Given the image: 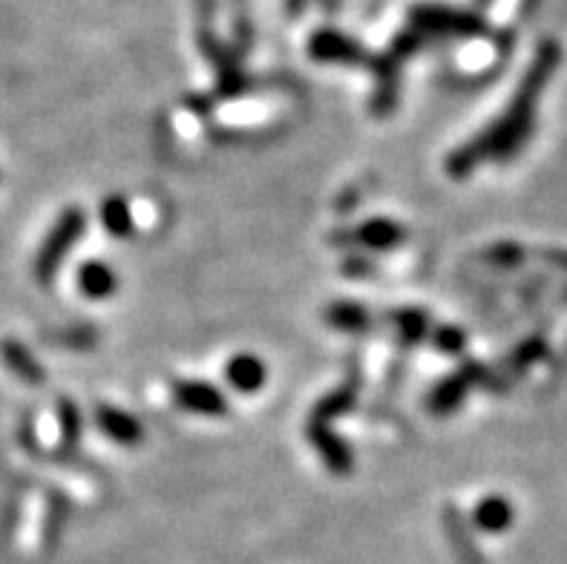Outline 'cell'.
<instances>
[{
	"mask_svg": "<svg viewBox=\"0 0 567 564\" xmlns=\"http://www.w3.org/2000/svg\"><path fill=\"white\" fill-rule=\"evenodd\" d=\"M561 50L556 41H545L533 58V64L527 66L525 79L518 84V93L513 95V101L507 104L496 122L484 130L482 136L470 139L464 147L446 158V171L453 176H467L470 171L487 162V158H496V162H511L522 147L530 139L533 122H536V104H539L542 90L547 86V81L554 79L556 66H559Z\"/></svg>",
	"mask_w": 567,
	"mask_h": 564,
	"instance_id": "1",
	"label": "cell"
},
{
	"mask_svg": "<svg viewBox=\"0 0 567 564\" xmlns=\"http://www.w3.org/2000/svg\"><path fill=\"white\" fill-rule=\"evenodd\" d=\"M410 29L421 41L426 38H475L487 32V23L478 14L461 12L453 7H441V3H424L415 7L410 14Z\"/></svg>",
	"mask_w": 567,
	"mask_h": 564,
	"instance_id": "2",
	"label": "cell"
},
{
	"mask_svg": "<svg viewBox=\"0 0 567 564\" xmlns=\"http://www.w3.org/2000/svg\"><path fill=\"white\" fill-rule=\"evenodd\" d=\"M84 211L81 207H70L64 214L58 216V222L52 225V230L47 234L43 239L41 250H38V259H35V277L38 283H52L58 274V268L64 265V259L70 257L72 245L79 243V236L84 234Z\"/></svg>",
	"mask_w": 567,
	"mask_h": 564,
	"instance_id": "3",
	"label": "cell"
},
{
	"mask_svg": "<svg viewBox=\"0 0 567 564\" xmlns=\"http://www.w3.org/2000/svg\"><path fill=\"white\" fill-rule=\"evenodd\" d=\"M173 400L187 412L205 418H219L228 412V398L214 383H202V380H182L173 386Z\"/></svg>",
	"mask_w": 567,
	"mask_h": 564,
	"instance_id": "4",
	"label": "cell"
},
{
	"mask_svg": "<svg viewBox=\"0 0 567 564\" xmlns=\"http://www.w3.org/2000/svg\"><path fill=\"white\" fill-rule=\"evenodd\" d=\"M311 58L317 61H326V64H367L369 61V52L354 43L352 38L340 35V32H320V35L311 38V47H309Z\"/></svg>",
	"mask_w": 567,
	"mask_h": 564,
	"instance_id": "5",
	"label": "cell"
},
{
	"mask_svg": "<svg viewBox=\"0 0 567 564\" xmlns=\"http://www.w3.org/2000/svg\"><path fill=\"white\" fill-rule=\"evenodd\" d=\"M309 441L315 443L320 455H323L326 466L338 475H346V472L354 466V455L349 450V443L340 435H334L326 423H309Z\"/></svg>",
	"mask_w": 567,
	"mask_h": 564,
	"instance_id": "6",
	"label": "cell"
},
{
	"mask_svg": "<svg viewBox=\"0 0 567 564\" xmlns=\"http://www.w3.org/2000/svg\"><path fill=\"white\" fill-rule=\"evenodd\" d=\"M95 423H99L104 435L113 438L115 443H124V447H136V443H142L144 438L142 423H138L133 414L122 412V409H115V407H99V412H95Z\"/></svg>",
	"mask_w": 567,
	"mask_h": 564,
	"instance_id": "7",
	"label": "cell"
},
{
	"mask_svg": "<svg viewBox=\"0 0 567 564\" xmlns=\"http://www.w3.org/2000/svg\"><path fill=\"white\" fill-rule=\"evenodd\" d=\"M475 378H482V369H475V363H467L464 366V372L461 375H453V378H446L444 383L432 392L430 398V409L435 414H450L455 407H458L461 400H464V394H467V389L473 386Z\"/></svg>",
	"mask_w": 567,
	"mask_h": 564,
	"instance_id": "8",
	"label": "cell"
},
{
	"mask_svg": "<svg viewBox=\"0 0 567 564\" xmlns=\"http://www.w3.org/2000/svg\"><path fill=\"white\" fill-rule=\"evenodd\" d=\"M406 239V230L392 219H369L354 230L352 243L363 245L369 250H392Z\"/></svg>",
	"mask_w": 567,
	"mask_h": 564,
	"instance_id": "9",
	"label": "cell"
},
{
	"mask_svg": "<svg viewBox=\"0 0 567 564\" xmlns=\"http://www.w3.org/2000/svg\"><path fill=\"white\" fill-rule=\"evenodd\" d=\"M516 519L513 513V504L504 495H487L475 504L473 510V524L475 530H482V533H507Z\"/></svg>",
	"mask_w": 567,
	"mask_h": 564,
	"instance_id": "10",
	"label": "cell"
},
{
	"mask_svg": "<svg viewBox=\"0 0 567 564\" xmlns=\"http://www.w3.org/2000/svg\"><path fill=\"white\" fill-rule=\"evenodd\" d=\"M225 375H228V383L243 394L259 392L268 380L266 363L257 355H237V358H230Z\"/></svg>",
	"mask_w": 567,
	"mask_h": 564,
	"instance_id": "11",
	"label": "cell"
},
{
	"mask_svg": "<svg viewBox=\"0 0 567 564\" xmlns=\"http://www.w3.org/2000/svg\"><path fill=\"white\" fill-rule=\"evenodd\" d=\"M0 358H3L9 372L18 375L21 380H27V383H43V380H47V372L41 369V363H38V360L32 358V351L23 343H18V340H3V346H0Z\"/></svg>",
	"mask_w": 567,
	"mask_h": 564,
	"instance_id": "12",
	"label": "cell"
},
{
	"mask_svg": "<svg viewBox=\"0 0 567 564\" xmlns=\"http://www.w3.org/2000/svg\"><path fill=\"white\" fill-rule=\"evenodd\" d=\"M79 288L90 300H107L110 294L118 288L115 271L104 263H84L79 268Z\"/></svg>",
	"mask_w": 567,
	"mask_h": 564,
	"instance_id": "13",
	"label": "cell"
},
{
	"mask_svg": "<svg viewBox=\"0 0 567 564\" xmlns=\"http://www.w3.org/2000/svg\"><path fill=\"white\" fill-rule=\"evenodd\" d=\"M326 320H329L331 329L340 331H367L372 322H369V311L360 308L358 302H334L326 311Z\"/></svg>",
	"mask_w": 567,
	"mask_h": 564,
	"instance_id": "14",
	"label": "cell"
},
{
	"mask_svg": "<svg viewBox=\"0 0 567 564\" xmlns=\"http://www.w3.org/2000/svg\"><path fill=\"white\" fill-rule=\"evenodd\" d=\"M101 222H104V230H107L110 236L124 239V236L133 234V214H130V205L122 196H110V199H104V205H101Z\"/></svg>",
	"mask_w": 567,
	"mask_h": 564,
	"instance_id": "15",
	"label": "cell"
},
{
	"mask_svg": "<svg viewBox=\"0 0 567 564\" xmlns=\"http://www.w3.org/2000/svg\"><path fill=\"white\" fill-rule=\"evenodd\" d=\"M354 403V389L352 386H343V389H338V392H331L329 398H323L320 403H317L315 414H311V423H326L331 421V418H338V414H343L346 409L352 407Z\"/></svg>",
	"mask_w": 567,
	"mask_h": 564,
	"instance_id": "16",
	"label": "cell"
},
{
	"mask_svg": "<svg viewBox=\"0 0 567 564\" xmlns=\"http://www.w3.org/2000/svg\"><path fill=\"white\" fill-rule=\"evenodd\" d=\"M392 320H395V326L401 329L403 343H417V340H424L426 331H430V320H426V315H421V311H410V308L395 311Z\"/></svg>",
	"mask_w": 567,
	"mask_h": 564,
	"instance_id": "17",
	"label": "cell"
},
{
	"mask_svg": "<svg viewBox=\"0 0 567 564\" xmlns=\"http://www.w3.org/2000/svg\"><path fill=\"white\" fill-rule=\"evenodd\" d=\"M61 429H64L66 447H72V443L79 441L81 418H79V409L72 407L70 400H61Z\"/></svg>",
	"mask_w": 567,
	"mask_h": 564,
	"instance_id": "18",
	"label": "cell"
},
{
	"mask_svg": "<svg viewBox=\"0 0 567 564\" xmlns=\"http://www.w3.org/2000/svg\"><path fill=\"white\" fill-rule=\"evenodd\" d=\"M435 343H439V349L450 351V355H461L464 351V335L458 329L444 326V329L435 331Z\"/></svg>",
	"mask_w": 567,
	"mask_h": 564,
	"instance_id": "19",
	"label": "cell"
}]
</instances>
